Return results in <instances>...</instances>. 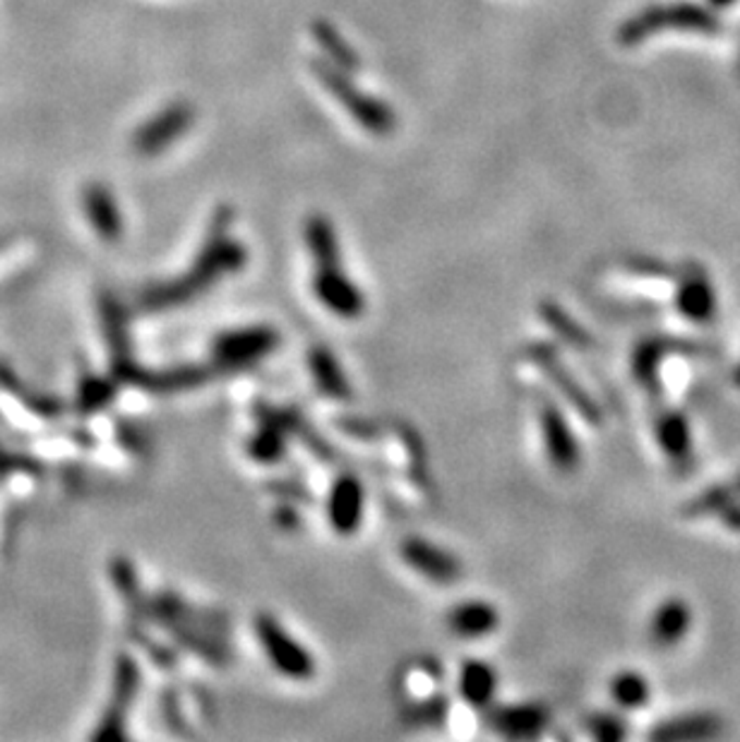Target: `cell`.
<instances>
[{
    "label": "cell",
    "instance_id": "27",
    "mask_svg": "<svg viewBox=\"0 0 740 742\" xmlns=\"http://www.w3.org/2000/svg\"><path fill=\"white\" fill-rule=\"evenodd\" d=\"M714 3H721V5H726V3H731V0H714Z\"/></svg>",
    "mask_w": 740,
    "mask_h": 742
},
{
    "label": "cell",
    "instance_id": "9",
    "mask_svg": "<svg viewBox=\"0 0 740 742\" xmlns=\"http://www.w3.org/2000/svg\"><path fill=\"white\" fill-rule=\"evenodd\" d=\"M527 354H529V361L534 363L541 373L548 375V380L553 382V387L570 401L572 409L580 411L587 421H592V423L599 421V413H596V407L592 404V399H589L587 392L572 380L570 370L560 366V361L555 358V354L548 349V346H543V344L529 346Z\"/></svg>",
    "mask_w": 740,
    "mask_h": 742
},
{
    "label": "cell",
    "instance_id": "13",
    "mask_svg": "<svg viewBox=\"0 0 740 742\" xmlns=\"http://www.w3.org/2000/svg\"><path fill=\"white\" fill-rule=\"evenodd\" d=\"M491 726L505 738H536L548 726V714L543 706L536 704H517V706H501L491 712Z\"/></svg>",
    "mask_w": 740,
    "mask_h": 742
},
{
    "label": "cell",
    "instance_id": "22",
    "mask_svg": "<svg viewBox=\"0 0 740 742\" xmlns=\"http://www.w3.org/2000/svg\"><path fill=\"white\" fill-rule=\"evenodd\" d=\"M716 721L710 716H690L680 721H670L664 728H658L654 738L658 740H692V738H710L716 733Z\"/></svg>",
    "mask_w": 740,
    "mask_h": 742
},
{
    "label": "cell",
    "instance_id": "18",
    "mask_svg": "<svg viewBox=\"0 0 740 742\" xmlns=\"http://www.w3.org/2000/svg\"><path fill=\"white\" fill-rule=\"evenodd\" d=\"M678 308L692 322H707L714 316V292L707 282V276H704L700 270L686 276L683 284H680Z\"/></svg>",
    "mask_w": 740,
    "mask_h": 742
},
{
    "label": "cell",
    "instance_id": "7",
    "mask_svg": "<svg viewBox=\"0 0 740 742\" xmlns=\"http://www.w3.org/2000/svg\"><path fill=\"white\" fill-rule=\"evenodd\" d=\"M195 121V111L188 101H173L169 107L157 113L152 121L140 127V133L135 137V147L143 154H159L164 149L176 143L178 137L188 133V127Z\"/></svg>",
    "mask_w": 740,
    "mask_h": 742
},
{
    "label": "cell",
    "instance_id": "25",
    "mask_svg": "<svg viewBox=\"0 0 740 742\" xmlns=\"http://www.w3.org/2000/svg\"><path fill=\"white\" fill-rule=\"evenodd\" d=\"M541 316L546 318V322L551 324V327H553L555 332H560L568 342H572V344H577V346L587 342V334H584L580 327H575V324L570 322V318L565 316V312H563L558 306L543 304V306H541Z\"/></svg>",
    "mask_w": 740,
    "mask_h": 742
},
{
    "label": "cell",
    "instance_id": "12",
    "mask_svg": "<svg viewBox=\"0 0 740 742\" xmlns=\"http://www.w3.org/2000/svg\"><path fill=\"white\" fill-rule=\"evenodd\" d=\"M501 616L493 603L461 601L447 613V624L461 640H481L498 630Z\"/></svg>",
    "mask_w": 740,
    "mask_h": 742
},
{
    "label": "cell",
    "instance_id": "17",
    "mask_svg": "<svg viewBox=\"0 0 740 742\" xmlns=\"http://www.w3.org/2000/svg\"><path fill=\"white\" fill-rule=\"evenodd\" d=\"M310 32H313V39L318 41L322 53H325V61L342 67L346 73H356L358 67H361V55H358L354 46L342 37V32L334 27L332 22L316 20Z\"/></svg>",
    "mask_w": 740,
    "mask_h": 742
},
{
    "label": "cell",
    "instance_id": "1",
    "mask_svg": "<svg viewBox=\"0 0 740 742\" xmlns=\"http://www.w3.org/2000/svg\"><path fill=\"white\" fill-rule=\"evenodd\" d=\"M231 219H234L231 207L226 205L219 207L212 219L210 236H207V243L200 252V260L190 267V272L185 274L178 284H169L152 296L157 306L181 304V300L205 292L207 286H212L217 280H222L224 274L238 272L246 267V260H248L246 248H243L238 240L229 238Z\"/></svg>",
    "mask_w": 740,
    "mask_h": 742
},
{
    "label": "cell",
    "instance_id": "3",
    "mask_svg": "<svg viewBox=\"0 0 740 742\" xmlns=\"http://www.w3.org/2000/svg\"><path fill=\"white\" fill-rule=\"evenodd\" d=\"M256 634L272 668L288 680H308L316 676V658L296 636L286 632L284 624L262 613L256 620Z\"/></svg>",
    "mask_w": 740,
    "mask_h": 742
},
{
    "label": "cell",
    "instance_id": "10",
    "mask_svg": "<svg viewBox=\"0 0 740 742\" xmlns=\"http://www.w3.org/2000/svg\"><path fill=\"white\" fill-rule=\"evenodd\" d=\"M541 431L553 467H558L560 471L575 469L577 461H580V447H577L568 421L563 419V413L553 404H543L541 407Z\"/></svg>",
    "mask_w": 740,
    "mask_h": 742
},
{
    "label": "cell",
    "instance_id": "19",
    "mask_svg": "<svg viewBox=\"0 0 740 742\" xmlns=\"http://www.w3.org/2000/svg\"><path fill=\"white\" fill-rule=\"evenodd\" d=\"M690 628V610L683 601H666L652 618V640L662 646L680 642Z\"/></svg>",
    "mask_w": 740,
    "mask_h": 742
},
{
    "label": "cell",
    "instance_id": "26",
    "mask_svg": "<svg viewBox=\"0 0 740 742\" xmlns=\"http://www.w3.org/2000/svg\"><path fill=\"white\" fill-rule=\"evenodd\" d=\"M589 730H592L594 738L599 740H620L626 738V728L618 721V718H613L608 714H599L594 716L592 721H589Z\"/></svg>",
    "mask_w": 740,
    "mask_h": 742
},
{
    "label": "cell",
    "instance_id": "2",
    "mask_svg": "<svg viewBox=\"0 0 740 742\" xmlns=\"http://www.w3.org/2000/svg\"><path fill=\"white\" fill-rule=\"evenodd\" d=\"M310 71H313V75L320 79V85L342 103L346 113H349L366 133L375 137H387L395 133L397 127L395 109L383 99L366 95V91L351 79V73L342 71V67L332 65L330 61H322V58L310 61Z\"/></svg>",
    "mask_w": 740,
    "mask_h": 742
},
{
    "label": "cell",
    "instance_id": "4",
    "mask_svg": "<svg viewBox=\"0 0 740 742\" xmlns=\"http://www.w3.org/2000/svg\"><path fill=\"white\" fill-rule=\"evenodd\" d=\"M280 334L268 324H256V327L231 330L214 342V361L224 368H243L260 361L276 349Z\"/></svg>",
    "mask_w": 740,
    "mask_h": 742
},
{
    "label": "cell",
    "instance_id": "14",
    "mask_svg": "<svg viewBox=\"0 0 740 742\" xmlns=\"http://www.w3.org/2000/svg\"><path fill=\"white\" fill-rule=\"evenodd\" d=\"M308 368L318 389L325 394V397L337 401L351 399L349 380H346L337 356H334L328 346H313V349L308 351Z\"/></svg>",
    "mask_w": 740,
    "mask_h": 742
},
{
    "label": "cell",
    "instance_id": "24",
    "mask_svg": "<svg viewBox=\"0 0 740 742\" xmlns=\"http://www.w3.org/2000/svg\"><path fill=\"white\" fill-rule=\"evenodd\" d=\"M91 214H95V222L101 228V234L115 236L121 231L119 212H115V207H113L111 197L107 193L95 195V200H91Z\"/></svg>",
    "mask_w": 740,
    "mask_h": 742
},
{
    "label": "cell",
    "instance_id": "5",
    "mask_svg": "<svg viewBox=\"0 0 740 742\" xmlns=\"http://www.w3.org/2000/svg\"><path fill=\"white\" fill-rule=\"evenodd\" d=\"M313 292L320 304L337 318L356 320L358 316H363L366 296L361 288L342 272V264L318 270L313 280Z\"/></svg>",
    "mask_w": 740,
    "mask_h": 742
},
{
    "label": "cell",
    "instance_id": "15",
    "mask_svg": "<svg viewBox=\"0 0 740 742\" xmlns=\"http://www.w3.org/2000/svg\"><path fill=\"white\" fill-rule=\"evenodd\" d=\"M304 240H306V248L310 252V258H313L318 264V270L342 264L337 231H334V226L328 217L310 214L306 219V226H304Z\"/></svg>",
    "mask_w": 740,
    "mask_h": 742
},
{
    "label": "cell",
    "instance_id": "21",
    "mask_svg": "<svg viewBox=\"0 0 740 742\" xmlns=\"http://www.w3.org/2000/svg\"><path fill=\"white\" fill-rule=\"evenodd\" d=\"M248 455L262 463L280 461L284 455V431L280 423L272 421L268 425H262L260 431L250 437Z\"/></svg>",
    "mask_w": 740,
    "mask_h": 742
},
{
    "label": "cell",
    "instance_id": "11",
    "mask_svg": "<svg viewBox=\"0 0 740 742\" xmlns=\"http://www.w3.org/2000/svg\"><path fill=\"white\" fill-rule=\"evenodd\" d=\"M702 10H692L688 8V13H680L678 8H654V10H644L642 15L628 20L626 25H622L618 39L622 44H638L642 39L650 37L658 27H664L666 22L670 25H698V27H714V20L712 17H704L700 15Z\"/></svg>",
    "mask_w": 740,
    "mask_h": 742
},
{
    "label": "cell",
    "instance_id": "20",
    "mask_svg": "<svg viewBox=\"0 0 740 742\" xmlns=\"http://www.w3.org/2000/svg\"><path fill=\"white\" fill-rule=\"evenodd\" d=\"M610 697L622 709H640L650 700V685L638 672H618L610 682Z\"/></svg>",
    "mask_w": 740,
    "mask_h": 742
},
{
    "label": "cell",
    "instance_id": "8",
    "mask_svg": "<svg viewBox=\"0 0 740 742\" xmlns=\"http://www.w3.org/2000/svg\"><path fill=\"white\" fill-rule=\"evenodd\" d=\"M366 491L354 473H344L332 483L328 495V521L340 536H354L363 521Z\"/></svg>",
    "mask_w": 740,
    "mask_h": 742
},
{
    "label": "cell",
    "instance_id": "16",
    "mask_svg": "<svg viewBox=\"0 0 740 742\" xmlns=\"http://www.w3.org/2000/svg\"><path fill=\"white\" fill-rule=\"evenodd\" d=\"M457 690H459V697L469 706L483 709V706H489L495 697V690H498V676H495V670L489 664H483V660H467V664L459 670Z\"/></svg>",
    "mask_w": 740,
    "mask_h": 742
},
{
    "label": "cell",
    "instance_id": "6",
    "mask_svg": "<svg viewBox=\"0 0 740 742\" xmlns=\"http://www.w3.org/2000/svg\"><path fill=\"white\" fill-rule=\"evenodd\" d=\"M399 555L414 572L431 579L435 584H453L461 577V565L455 555L425 539L419 536L404 539L399 546Z\"/></svg>",
    "mask_w": 740,
    "mask_h": 742
},
{
    "label": "cell",
    "instance_id": "23",
    "mask_svg": "<svg viewBox=\"0 0 740 742\" xmlns=\"http://www.w3.org/2000/svg\"><path fill=\"white\" fill-rule=\"evenodd\" d=\"M658 437H662V445L668 452V457H674V459L688 457L690 437H688V428L680 416L668 413V419L658 423Z\"/></svg>",
    "mask_w": 740,
    "mask_h": 742
}]
</instances>
